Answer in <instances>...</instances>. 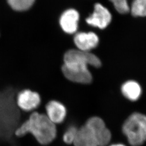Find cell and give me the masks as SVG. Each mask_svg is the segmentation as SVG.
<instances>
[{"mask_svg":"<svg viewBox=\"0 0 146 146\" xmlns=\"http://www.w3.org/2000/svg\"><path fill=\"white\" fill-rule=\"evenodd\" d=\"M122 132L132 146H140L146 141V115L135 112L126 119Z\"/></svg>","mask_w":146,"mask_h":146,"instance_id":"cell-4","label":"cell"},{"mask_svg":"<svg viewBox=\"0 0 146 146\" xmlns=\"http://www.w3.org/2000/svg\"><path fill=\"white\" fill-rule=\"evenodd\" d=\"M14 134L17 137L31 134L40 145H47L56 138L57 129L56 125L47 115L34 112L28 120L19 125Z\"/></svg>","mask_w":146,"mask_h":146,"instance_id":"cell-2","label":"cell"},{"mask_svg":"<svg viewBox=\"0 0 146 146\" xmlns=\"http://www.w3.org/2000/svg\"><path fill=\"white\" fill-rule=\"evenodd\" d=\"M35 0H8L11 7L17 11H26L31 7Z\"/></svg>","mask_w":146,"mask_h":146,"instance_id":"cell-14","label":"cell"},{"mask_svg":"<svg viewBox=\"0 0 146 146\" xmlns=\"http://www.w3.org/2000/svg\"><path fill=\"white\" fill-rule=\"evenodd\" d=\"M19 109L13 89L0 92V137L6 138L15 133L19 126L20 113Z\"/></svg>","mask_w":146,"mask_h":146,"instance_id":"cell-3","label":"cell"},{"mask_svg":"<svg viewBox=\"0 0 146 146\" xmlns=\"http://www.w3.org/2000/svg\"><path fill=\"white\" fill-rule=\"evenodd\" d=\"M113 3L115 9L121 14H125L129 12L130 6L128 0H110Z\"/></svg>","mask_w":146,"mask_h":146,"instance_id":"cell-15","label":"cell"},{"mask_svg":"<svg viewBox=\"0 0 146 146\" xmlns=\"http://www.w3.org/2000/svg\"><path fill=\"white\" fill-rule=\"evenodd\" d=\"M16 103L19 109L24 111H31L37 108L41 103V98L36 92L25 89L17 94Z\"/></svg>","mask_w":146,"mask_h":146,"instance_id":"cell-7","label":"cell"},{"mask_svg":"<svg viewBox=\"0 0 146 146\" xmlns=\"http://www.w3.org/2000/svg\"><path fill=\"white\" fill-rule=\"evenodd\" d=\"M79 19L78 11L74 9H69L65 11L61 16L60 25L65 33L72 34L78 31Z\"/></svg>","mask_w":146,"mask_h":146,"instance_id":"cell-9","label":"cell"},{"mask_svg":"<svg viewBox=\"0 0 146 146\" xmlns=\"http://www.w3.org/2000/svg\"><path fill=\"white\" fill-rule=\"evenodd\" d=\"M94 133L99 146H106L111 139V132L104 121L98 116L89 118L85 123Z\"/></svg>","mask_w":146,"mask_h":146,"instance_id":"cell-5","label":"cell"},{"mask_svg":"<svg viewBox=\"0 0 146 146\" xmlns=\"http://www.w3.org/2000/svg\"><path fill=\"white\" fill-rule=\"evenodd\" d=\"M112 16L109 10L102 4L97 3L94 5L93 13L86 21L89 26L104 29L109 26Z\"/></svg>","mask_w":146,"mask_h":146,"instance_id":"cell-6","label":"cell"},{"mask_svg":"<svg viewBox=\"0 0 146 146\" xmlns=\"http://www.w3.org/2000/svg\"><path fill=\"white\" fill-rule=\"evenodd\" d=\"M129 11L134 17L146 16V0H133Z\"/></svg>","mask_w":146,"mask_h":146,"instance_id":"cell-13","label":"cell"},{"mask_svg":"<svg viewBox=\"0 0 146 146\" xmlns=\"http://www.w3.org/2000/svg\"><path fill=\"white\" fill-rule=\"evenodd\" d=\"M62 70L68 80L78 84H89L93 81L89 66L99 68L102 62L99 58L92 52L78 49H70L63 56Z\"/></svg>","mask_w":146,"mask_h":146,"instance_id":"cell-1","label":"cell"},{"mask_svg":"<svg viewBox=\"0 0 146 146\" xmlns=\"http://www.w3.org/2000/svg\"><path fill=\"white\" fill-rule=\"evenodd\" d=\"M78 129L74 125L69 127L63 135V141L68 145L73 144L75 139Z\"/></svg>","mask_w":146,"mask_h":146,"instance_id":"cell-16","label":"cell"},{"mask_svg":"<svg viewBox=\"0 0 146 146\" xmlns=\"http://www.w3.org/2000/svg\"><path fill=\"white\" fill-rule=\"evenodd\" d=\"M74 146H99L94 133L86 125L78 129Z\"/></svg>","mask_w":146,"mask_h":146,"instance_id":"cell-11","label":"cell"},{"mask_svg":"<svg viewBox=\"0 0 146 146\" xmlns=\"http://www.w3.org/2000/svg\"><path fill=\"white\" fill-rule=\"evenodd\" d=\"M110 146H126L123 145V144H122V143H115V144H112L111 145H110Z\"/></svg>","mask_w":146,"mask_h":146,"instance_id":"cell-17","label":"cell"},{"mask_svg":"<svg viewBox=\"0 0 146 146\" xmlns=\"http://www.w3.org/2000/svg\"><path fill=\"white\" fill-rule=\"evenodd\" d=\"M121 90L125 98L131 101H136L139 99L142 94L140 84L134 80L125 82L122 85Z\"/></svg>","mask_w":146,"mask_h":146,"instance_id":"cell-12","label":"cell"},{"mask_svg":"<svg viewBox=\"0 0 146 146\" xmlns=\"http://www.w3.org/2000/svg\"><path fill=\"white\" fill-rule=\"evenodd\" d=\"M74 42L78 49L90 52L99 44V38L94 32H79L74 37Z\"/></svg>","mask_w":146,"mask_h":146,"instance_id":"cell-8","label":"cell"},{"mask_svg":"<svg viewBox=\"0 0 146 146\" xmlns=\"http://www.w3.org/2000/svg\"><path fill=\"white\" fill-rule=\"evenodd\" d=\"M47 116L52 123H62L67 115V110L63 104L57 101H51L46 106Z\"/></svg>","mask_w":146,"mask_h":146,"instance_id":"cell-10","label":"cell"}]
</instances>
